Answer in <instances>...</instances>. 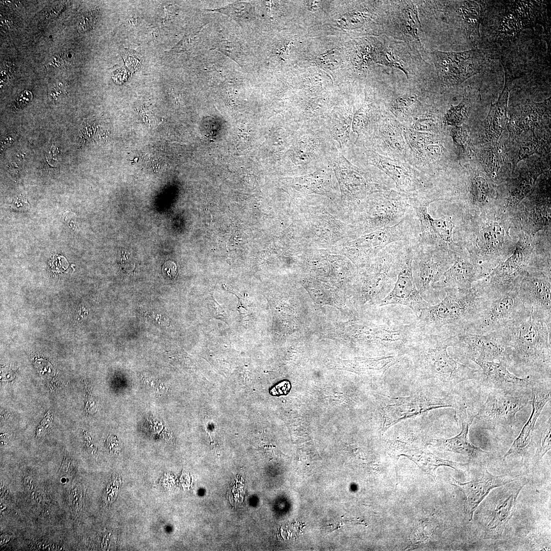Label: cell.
I'll return each mask as SVG.
<instances>
[{"instance_id": "6da1fadb", "label": "cell", "mask_w": 551, "mask_h": 551, "mask_svg": "<svg viewBox=\"0 0 551 551\" xmlns=\"http://www.w3.org/2000/svg\"><path fill=\"white\" fill-rule=\"evenodd\" d=\"M512 227L508 215L496 212L463 216L458 242L484 277L513 252L516 241L510 234Z\"/></svg>"}, {"instance_id": "7a4b0ae2", "label": "cell", "mask_w": 551, "mask_h": 551, "mask_svg": "<svg viewBox=\"0 0 551 551\" xmlns=\"http://www.w3.org/2000/svg\"><path fill=\"white\" fill-rule=\"evenodd\" d=\"M511 364L550 377L551 318L528 309L502 328Z\"/></svg>"}, {"instance_id": "3957f363", "label": "cell", "mask_w": 551, "mask_h": 551, "mask_svg": "<svg viewBox=\"0 0 551 551\" xmlns=\"http://www.w3.org/2000/svg\"><path fill=\"white\" fill-rule=\"evenodd\" d=\"M450 346L446 333L420 331L406 354L411 357L415 372L425 379H434L447 388L468 380H479L481 370L461 364L450 357Z\"/></svg>"}, {"instance_id": "277c9868", "label": "cell", "mask_w": 551, "mask_h": 551, "mask_svg": "<svg viewBox=\"0 0 551 551\" xmlns=\"http://www.w3.org/2000/svg\"><path fill=\"white\" fill-rule=\"evenodd\" d=\"M445 297L438 304L423 309L417 324L423 333L453 334L464 330L485 308L486 299L472 288L470 291L455 288L443 289Z\"/></svg>"}, {"instance_id": "5b68a950", "label": "cell", "mask_w": 551, "mask_h": 551, "mask_svg": "<svg viewBox=\"0 0 551 551\" xmlns=\"http://www.w3.org/2000/svg\"><path fill=\"white\" fill-rule=\"evenodd\" d=\"M419 226L413 208L396 224L361 235L342 244L343 253L358 267H368L387 245L397 242L418 239Z\"/></svg>"}, {"instance_id": "8992f818", "label": "cell", "mask_w": 551, "mask_h": 551, "mask_svg": "<svg viewBox=\"0 0 551 551\" xmlns=\"http://www.w3.org/2000/svg\"><path fill=\"white\" fill-rule=\"evenodd\" d=\"M411 197L392 189L369 196L349 220L355 238L399 222L412 208Z\"/></svg>"}, {"instance_id": "52a82bcc", "label": "cell", "mask_w": 551, "mask_h": 551, "mask_svg": "<svg viewBox=\"0 0 551 551\" xmlns=\"http://www.w3.org/2000/svg\"><path fill=\"white\" fill-rule=\"evenodd\" d=\"M532 238L521 231L512 254L486 277L475 282L472 289L479 296L485 298L518 290L522 279L533 267L532 253L529 250Z\"/></svg>"}, {"instance_id": "ba28073f", "label": "cell", "mask_w": 551, "mask_h": 551, "mask_svg": "<svg viewBox=\"0 0 551 551\" xmlns=\"http://www.w3.org/2000/svg\"><path fill=\"white\" fill-rule=\"evenodd\" d=\"M332 161L339 186L342 206L348 219L369 196L392 189L390 181L355 166L339 152L335 154Z\"/></svg>"}, {"instance_id": "9c48e42d", "label": "cell", "mask_w": 551, "mask_h": 551, "mask_svg": "<svg viewBox=\"0 0 551 551\" xmlns=\"http://www.w3.org/2000/svg\"><path fill=\"white\" fill-rule=\"evenodd\" d=\"M485 298V308L463 331L483 334L499 330L518 318L528 310L519 296L518 290Z\"/></svg>"}, {"instance_id": "30bf717a", "label": "cell", "mask_w": 551, "mask_h": 551, "mask_svg": "<svg viewBox=\"0 0 551 551\" xmlns=\"http://www.w3.org/2000/svg\"><path fill=\"white\" fill-rule=\"evenodd\" d=\"M412 270L416 286L422 294L432 289L453 264L455 253L441 247L420 243L412 246Z\"/></svg>"}, {"instance_id": "8fae6325", "label": "cell", "mask_w": 551, "mask_h": 551, "mask_svg": "<svg viewBox=\"0 0 551 551\" xmlns=\"http://www.w3.org/2000/svg\"><path fill=\"white\" fill-rule=\"evenodd\" d=\"M450 346L460 348L473 362L494 361L511 364L510 348L507 346L502 329L476 334L461 331L448 334Z\"/></svg>"}, {"instance_id": "7c38bea8", "label": "cell", "mask_w": 551, "mask_h": 551, "mask_svg": "<svg viewBox=\"0 0 551 551\" xmlns=\"http://www.w3.org/2000/svg\"><path fill=\"white\" fill-rule=\"evenodd\" d=\"M433 201L423 196L411 198V205L417 218L419 233L418 241L424 244L444 248L454 253L463 248L453 238L455 223L450 215L434 218L428 212Z\"/></svg>"}, {"instance_id": "4fadbf2b", "label": "cell", "mask_w": 551, "mask_h": 551, "mask_svg": "<svg viewBox=\"0 0 551 551\" xmlns=\"http://www.w3.org/2000/svg\"><path fill=\"white\" fill-rule=\"evenodd\" d=\"M438 74L448 85H459L484 70L488 59L484 50L433 53Z\"/></svg>"}, {"instance_id": "5bb4252c", "label": "cell", "mask_w": 551, "mask_h": 551, "mask_svg": "<svg viewBox=\"0 0 551 551\" xmlns=\"http://www.w3.org/2000/svg\"><path fill=\"white\" fill-rule=\"evenodd\" d=\"M531 395H511L495 391L488 397L474 415L483 428L489 429H509L516 422V415L532 402Z\"/></svg>"}, {"instance_id": "9a60e30c", "label": "cell", "mask_w": 551, "mask_h": 551, "mask_svg": "<svg viewBox=\"0 0 551 551\" xmlns=\"http://www.w3.org/2000/svg\"><path fill=\"white\" fill-rule=\"evenodd\" d=\"M382 403L383 427L385 432L397 422L434 409L456 408L458 404L455 398L429 396L422 395L392 397L384 396Z\"/></svg>"}, {"instance_id": "2e32d148", "label": "cell", "mask_w": 551, "mask_h": 551, "mask_svg": "<svg viewBox=\"0 0 551 551\" xmlns=\"http://www.w3.org/2000/svg\"><path fill=\"white\" fill-rule=\"evenodd\" d=\"M416 241L410 242L408 245L394 286L380 302L379 306L392 304L404 305L410 308L417 317L430 304L418 291L413 277L412 246Z\"/></svg>"}, {"instance_id": "e0dca14e", "label": "cell", "mask_w": 551, "mask_h": 551, "mask_svg": "<svg viewBox=\"0 0 551 551\" xmlns=\"http://www.w3.org/2000/svg\"><path fill=\"white\" fill-rule=\"evenodd\" d=\"M365 155L368 163L386 173L392 180L398 191L415 195L422 194L425 191L427 179L406 163L380 155L371 150L366 151Z\"/></svg>"}, {"instance_id": "ac0fdd59", "label": "cell", "mask_w": 551, "mask_h": 551, "mask_svg": "<svg viewBox=\"0 0 551 551\" xmlns=\"http://www.w3.org/2000/svg\"><path fill=\"white\" fill-rule=\"evenodd\" d=\"M481 368L479 380L487 384L492 390L511 395H531L535 383L531 377L519 378L511 373L504 363L476 361Z\"/></svg>"}, {"instance_id": "d6986e66", "label": "cell", "mask_w": 551, "mask_h": 551, "mask_svg": "<svg viewBox=\"0 0 551 551\" xmlns=\"http://www.w3.org/2000/svg\"><path fill=\"white\" fill-rule=\"evenodd\" d=\"M550 273L531 268L522 279L518 295L530 310L551 317Z\"/></svg>"}, {"instance_id": "ffe728a7", "label": "cell", "mask_w": 551, "mask_h": 551, "mask_svg": "<svg viewBox=\"0 0 551 551\" xmlns=\"http://www.w3.org/2000/svg\"><path fill=\"white\" fill-rule=\"evenodd\" d=\"M522 478L508 483L494 502L485 524V532L488 537L502 535L509 520L512 517L517 498L523 487L528 483Z\"/></svg>"}, {"instance_id": "44dd1931", "label": "cell", "mask_w": 551, "mask_h": 551, "mask_svg": "<svg viewBox=\"0 0 551 551\" xmlns=\"http://www.w3.org/2000/svg\"><path fill=\"white\" fill-rule=\"evenodd\" d=\"M484 278L481 270L471 262L463 247L455 253L453 264L432 289L443 290L446 288H455L459 290L470 291L475 282Z\"/></svg>"}, {"instance_id": "7402d4cb", "label": "cell", "mask_w": 551, "mask_h": 551, "mask_svg": "<svg viewBox=\"0 0 551 551\" xmlns=\"http://www.w3.org/2000/svg\"><path fill=\"white\" fill-rule=\"evenodd\" d=\"M512 475H494L485 467L481 478L465 483L453 479L452 484L463 494L465 510L469 521H472L474 512L479 504L494 488L507 484L517 479Z\"/></svg>"}, {"instance_id": "603a6c76", "label": "cell", "mask_w": 551, "mask_h": 551, "mask_svg": "<svg viewBox=\"0 0 551 551\" xmlns=\"http://www.w3.org/2000/svg\"><path fill=\"white\" fill-rule=\"evenodd\" d=\"M455 409L456 414L461 422L460 433L451 438L435 440V446L441 450L462 454L472 461H483L489 456V453L474 446L468 438L469 429L474 419V416L468 413L463 403H459Z\"/></svg>"}, {"instance_id": "cb8c5ba5", "label": "cell", "mask_w": 551, "mask_h": 551, "mask_svg": "<svg viewBox=\"0 0 551 551\" xmlns=\"http://www.w3.org/2000/svg\"><path fill=\"white\" fill-rule=\"evenodd\" d=\"M532 392V410L531 415L519 435L505 454V459L511 455L515 454L520 455L522 460L524 459L532 442L533 434L537 420L544 406L550 399V387H541L535 384Z\"/></svg>"}, {"instance_id": "d4e9b609", "label": "cell", "mask_w": 551, "mask_h": 551, "mask_svg": "<svg viewBox=\"0 0 551 551\" xmlns=\"http://www.w3.org/2000/svg\"><path fill=\"white\" fill-rule=\"evenodd\" d=\"M394 449L397 459L400 456L407 457L430 474L435 481L436 470L439 466H448L457 470H464L468 467V463H458L441 459L427 449L412 448L403 443L397 444Z\"/></svg>"}, {"instance_id": "484cf974", "label": "cell", "mask_w": 551, "mask_h": 551, "mask_svg": "<svg viewBox=\"0 0 551 551\" xmlns=\"http://www.w3.org/2000/svg\"><path fill=\"white\" fill-rule=\"evenodd\" d=\"M505 70L504 88L497 101L492 104L488 115L485 119V135L490 141H497L507 122V104L509 93L512 88V80L507 70Z\"/></svg>"}, {"instance_id": "4316f807", "label": "cell", "mask_w": 551, "mask_h": 551, "mask_svg": "<svg viewBox=\"0 0 551 551\" xmlns=\"http://www.w3.org/2000/svg\"><path fill=\"white\" fill-rule=\"evenodd\" d=\"M293 186L302 194H326L332 187L331 171L330 169H322L297 177L293 180Z\"/></svg>"}, {"instance_id": "83f0119b", "label": "cell", "mask_w": 551, "mask_h": 551, "mask_svg": "<svg viewBox=\"0 0 551 551\" xmlns=\"http://www.w3.org/2000/svg\"><path fill=\"white\" fill-rule=\"evenodd\" d=\"M550 98L540 103H530L522 109L520 114L513 117L511 123L517 133L534 129L536 127L542 116L550 107Z\"/></svg>"}, {"instance_id": "f1b7e54d", "label": "cell", "mask_w": 551, "mask_h": 551, "mask_svg": "<svg viewBox=\"0 0 551 551\" xmlns=\"http://www.w3.org/2000/svg\"><path fill=\"white\" fill-rule=\"evenodd\" d=\"M461 14L467 38L474 45L480 37V4L475 1H465L460 5Z\"/></svg>"}, {"instance_id": "f546056e", "label": "cell", "mask_w": 551, "mask_h": 551, "mask_svg": "<svg viewBox=\"0 0 551 551\" xmlns=\"http://www.w3.org/2000/svg\"><path fill=\"white\" fill-rule=\"evenodd\" d=\"M478 91L468 86L461 102L458 105L452 107L447 111L445 116V121L447 124L451 125L460 124L467 120L473 103L478 98Z\"/></svg>"}, {"instance_id": "4dcf8cb0", "label": "cell", "mask_w": 551, "mask_h": 551, "mask_svg": "<svg viewBox=\"0 0 551 551\" xmlns=\"http://www.w3.org/2000/svg\"><path fill=\"white\" fill-rule=\"evenodd\" d=\"M551 418L549 416L542 423L533 434L532 441L536 445V451L532 460L533 468H534L546 453L551 447Z\"/></svg>"}, {"instance_id": "1f68e13d", "label": "cell", "mask_w": 551, "mask_h": 551, "mask_svg": "<svg viewBox=\"0 0 551 551\" xmlns=\"http://www.w3.org/2000/svg\"><path fill=\"white\" fill-rule=\"evenodd\" d=\"M317 146L315 140L309 136L298 141L295 148V158L297 165L305 166L314 160Z\"/></svg>"}, {"instance_id": "d6a6232c", "label": "cell", "mask_w": 551, "mask_h": 551, "mask_svg": "<svg viewBox=\"0 0 551 551\" xmlns=\"http://www.w3.org/2000/svg\"><path fill=\"white\" fill-rule=\"evenodd\" d=\"M402 26L405 34L420 41V26L417 12L413 5H408L402 12Z\"/></svg>"}, {"instance_id": "836d02e7", "label": "cell", "mask_w": 551, "mask_h": 551, "mask_svg": "<svg viewBox=\"0 0 551 551\" xmlns=\"http://www.w3.org/2000/svg\"><path fill=\"white\" fill-rule=\"evenodd\" d=\"M211 11L228 15L237 21H244L253 18L254 15L253 7L248 3L238 2L225 7Z\"/></svg>"}, {"instance_id": "e575fe53", "label": "cell", "mask_w": 551, "mask_h": 551, "mask_svg": "<svg viewBox=\"0 0 551 551\" xmlns=\"http://www.w3.org/2000/svg\"><path fill=\"white\" fill-rule=\"evenodd\" d=\"M352 120V117L344 115L334 118L330 124L332 136L338 141L341 147L349 140Z\"/></svg>"}, {"instance_id": "d590c367", "label": "cell", "mask_w": 551, "mask_h": 551, "mask_svg": "<svg viewBox=\"0 0 551 551\" xmlns=\"http://www.w3.org/2000/svg\"><path fill=\"white\" fill-rule=\"evenodd\" d=\"M378 61L384 65L398 68L408 76V64L396 51L392 47H385L381 51Z\"/></svg>"}, {"instance_id": "8d00e7d4", "label": "cell", "mask_w": 551, "mask_h": 551, "mask_svg": "<svg viewBox=\"0 0 551 551\" xmlns=\"http://www.w3.org/2000/svg\"><path fill=\"white\" fill-rule=\"evenodd\" d=\"M371 104L368 96L366 95L363 105L354 116L352 127L354 132L357 134L358 138L368 123Z\"/></svg>"}, {"instance_id": "74e56055", "label": "cell", "mask_w": 551, "mask_h": 551, "mask_svg": "<svg viewBox=\"0 0 551 551\" xmlns=\"http://www.w3.org/2000/svg\"><path fill=\"white\" fill-rule=\"evenodd\" d=\"M416 102V97L413 94L401 96L393 103L392 105L393 112L398 115L404 114L409 112Z\"/></svg>"}, {"instance_id": "f35d334b", "label": "cell", "mask_w": 551, "mask_h": 551, "mask_svg": "<svg viewBox=\"0 0 551 551\" xmlns=\"http://www.w3.org/2000/svg\"><path fill=\"white\" fill-rule=\"evenodd\" d=\"M96 10H90L85 12L78 21V31L80 33H85L91 29L96 23Z\"/></svg>"}, {"instance_id": "ab89813d", "label": "cell", "mask_w": 551, "mask_h": 551, "mask_svg": "<svg viewBox=\"0 0 551 551\" xmlns=\"http://www.w3.org/2000/svg\"><path fill=\"white\" fill-rule=\"evenodd\" d=\"M228 291L235 294L238 299V304L237 305V310L240 314V318L241 322L245 325L248 324L247 318L251 314L250 310L249 309V303L247 300L246 298L243 297L240 293L236 292L232 289L226 288Z\"/></svg>"}, {"instance_id": "60d3db41", "label": "cell", "mask_w": 551, "mask_h": 551, "mask_svg": "<svg viewBox=\"0 0 551 551\" xmlns=\"http://www.w3.org/2000/svg\"><path fill=\"white\" fill-rule=\"evenodd\" d=\"M208 305L209 311L214 317L228 323V316L227 314L223 308L212 296L209 297Z\"/></svg>"}, {"instance_id": "b9f144b4", "label": "cell", "mask_w": 551, "mask_h": 551, "mask_svg": "<svg viewBox=\"0 0 551 551\" xmlns=\"http://www.w3.org/2000/svg\"><path fill=\"white\" fill-rule=\"evenodd\" d=\"M536 141H531L521 146L517 162L535 153H537L538 152V150H539V144Z\"/></svg>"}, {"instance_id": "7bdbcfd3", "label": "cell", "mask_w": 551, "mask_h": 551, "mask_svg": "<svg viewBox=\"0 0 551 551\" xmlns=\"http://www.w3.org/2000/svg\"><path fill=\"white\" fill-rule=\"evenodd\" d=\"M486 158L487 159L484 164L487 165V172L490 173L491 177H494L499 168L498 160L492 152H489Z\"/></svg>"}, {"instance_id": "ee69618b", "label": "cell", "mask_w": 551, "mask_h": 551, "mask_svg": "<svg viewBox=\"0 0 551 551\" xmlns=\"http://www.w3.org/2000/svg\"><path fill=\"white\" fill-rule=\"evenodd\" d=\"M215 48L216 49L220 51L223 54L231 58L234 60L236 59L237 56L236 50L235 49L234 47L232 45V44L229 42H221Z\"/></svg>"}, {"instance_id": "f6af8a7d", "label": "cell", "mask_w": 551, "mask_h": 551, "mask_svg": "<svg viewBox=\"0 0 551 551\" xmlns=\"http://www.w3.org/2000/svg\"><path fill=\"white\" fill-rule=\"evenodd\" d=\"M33 95L31 92L25 90L21 93L16 98L14 107L16 109L22 108L27 106L32 99Z\"/></svg>"}, {"instance_id": "bcb514c9", "label": "cell", "mask_w": 551, "mask_h": 551, "mask_svg": "<svg viewBox=\"0 0 551 551\" xmlns=\"http://www.w3.org/2000/svg\"><path fill=\"white\" fill-rule=\"evenodd\" d=\"M198 32L194 33L188 36L186 38L183 39L179 44H178L174 48V51L176 52H182L184 50L188 49L191 43L194 41Z\"/></svg>"}, {"instance_id": "7dc6e473", "label": "cell", "mask_w": 551, "mask_h": 551, "mask_svg": "<svg viewBox=\"0 0 551 551\" xmlns=\"http://www.w3.org/2000/svg\"><path fill=\"white\" fill-rule=\"evenodd\" d=\"M290 388V384L288 381H283L274 387L270 393L273 395H280L287 393Z\"/></svg>"}, {"instance_id": "c3c4849f", "label": "cell", "mask_w": 551, "mask_h": 551, "mask_svg": "<svg viewBox=\"0 0 551 551\" xmlns=\"http://www.w3.org/2000/svg\"><path fill=\"white\" fill-rule=\"evenodd\" d=\"M433 128L434 123L432 120L427 118L420 119L415 123L414 126V128L418 131L431 130Z\"/></svg>"}]
</instances>
